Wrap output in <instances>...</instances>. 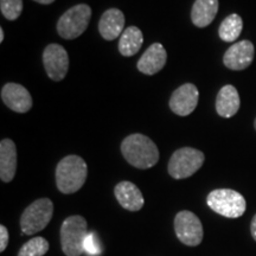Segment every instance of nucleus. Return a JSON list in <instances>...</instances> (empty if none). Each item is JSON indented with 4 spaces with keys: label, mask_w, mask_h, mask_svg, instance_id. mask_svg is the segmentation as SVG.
Returning a JSON list of instances; mask_svg holds the SVG:
<instances>
[{
    "label": "nucleus",
    "mask_w": 256,
    "mask_h": 256,
    "mask_svg": "<svg viewBox=\"0 0 256 256\" xmlns=\"http://www.w3.org/2000/svg\"><path fill=\"white\" fill-rule=\"evenodd\" d=\"M17 170V148L11 139H2L0 142V178L10 183L14 178Z\"/></svg>",
    "instance_id": "nucleus-16"
},
{
    "label": "nucleus",
    "mask_w": 256,
    "mask_h": 256,
    "mask_svg": "<svg viewBox=\"0 0 256 256\" xmlns=\"http://www.w3.org/2000/svg\"><path fill=\"white\" fill-rule=\"evenodd\" d=\"M2 14L8 20H16L23 11V0H0Z\"/></svg>",
    "instance_id": "nucleus-22"
},
{
    "label": "nucleus",
    "mask_w": 256,
    "mask_h": 256,
    "mask_svg": "<svg viewBox=\"0 0 256 256\" xmlns=\"http://www.w3.org/2000/svg\"><path fill=\"white\" fill-rule=\"evenodd\" d=\"M218 12V0H196L191 10V20L197 28H206Z\"/></svg>",
    "instance_id": "nucleus-18"
},
{
    "label": "nucleus",
    "mask_w": 256,
    "mask_h": 256,
    "mask_svg": "<svg viewBox=\"0 0 256 256\" xmlns=\"http://www.w3.org/2000/svg\"><path fill=\"white\" fill-rule=\"evenodd\" d=\"M254 60V46L252 42L242 40L232 44L224 54L223 63L232 70H243L248 68Z\"/></svg>",
    "instance_id": "nucleus-11"
},
{
    "label": "nucleus",
    "mask_w": 256,
    "mask_h": 256,
    "mask_svg": "<svg viewBox=\"0 0 256 256\" xmlns=\"http://www.w3.org/2000/svg\"><path fill=\"white\" fill-rule=\"evenodd\" d=\"M174 232L179 241L188 247H197L203 241V226L191 211L183 210L176 215Z\"/></svg>",
    "instance_id": "nucleus-8"
},
{
    "label": "nucleus",
    "mask_w": 256,
    "mask_h": 256,
    "mask_svg": "<svg viewBox=\"0 0 256 256\" xmlns=\"http://www.w3.org/2000/svg\"><path fill=\"white\" fill-rule=\"evenodd\" d=\"M92 18L90 6L80 4L64 12L57 23V32L64 40H75L87 30Z\"/></svg>",
    "instance_id": "nucleus-7"
},
{
    "label": "nucleus",
    "mask_w": 256,
    "mask_h": 256,
    "mask_svg": "<svg viewBox=\"0 0 256 256\" xmlns=\"http://www.w3.org/2000/svg\"><path fill=\"white\" fill-rule=\"evenodd\" d=\"M250 232H252V238H254L256 241V215L252 217V224H250Z\"/></svg>",
    "instance_id": "nucleus-25"
},
{
    "label": "nucleus",
    "mask_w": 256,
    "mask_h": 256,
    "mask_svg": "<svg viewBox=\"0 0 256 256\" xmlns=\"http://www.w3.org/2000/svg\"><path fill=\"white\" fill-rule=\"evenodd\" d=\"M88 166L78 156H66L57 164L56 185L62 194L78 192L87 180Z\"/></svg>",
    "instance_id": "nucleus-2"
},
{
    "label": "nucleus",
    "mask_w": 256,
    "mask_h": 256,
    "mask_svg": "<svg viewBox=\"0 0 256 256\" xmlns=\"http://www.w3.org/2000/svg\"><path fill=\"white\" fill-rule=\"evenodd\" d=\"M206 204L211 210L226 218H238L246 212L244 197L232 188H217L206 197Z\"/></svg>",
    "instance_id": "nucleus-3"
},
{
    "label": "nucleus",
    "mask_w": 256,
    "mask_h": 256,
    "mask_svg": "<svg viewBox=\"0 0 256 256\" xmlns=\"http://www.w3.org/2000/svg\"><path fill=\"white\" fill-rule=\"evenodd\" d=\"M254 127H255V130H256V119H255V121H254Z\"/></svg>",
    "instance_id": "nucleus-28"
},
{
    "label": "nucleus",
    "mask_w": 256,
    "mask_h": 256,
    "mask_svg": "<svg viewBox=\"0 0 256 256\" xmlns=\"http://www.w3.org/2000/svg\"><path fill=\"white\" fill-rule=\"evenodd\" d=\"M83 249L89 255H98L101 252L100 242H98V238H96L95 232H88L87 238L83 243Z\"/></svg>",
    "instance_id": "nucleus-23"
},
{
    "label": "nucleus",
    "mask_w": 256,
    "mask_h": 256,
    "mask_svg": "<svg viewBox=\"0 0 256 256\" xmlns=\"http://www.w3.org/2000/svg\"><path fill=\"white\" fill-rule=\"evenodd\" d=\"M88 235V224L84 217L75 215L64 220L60 226V246L66 256H80L84 252L83 243Z\"/></svg>",
    "instance_id": "nucleus-4"
},
{
    "label": "nucleus",
    "mask_w": 256,
    "mask_h": 256,
    "mask_svg": "<svg viewBox=\"0 0 256 256\" xmlns=\"http://www.w3.org/2000/svg\"><path fill=\"white\" fill-rule=\"evenodd\" d=\"M2 100L16 113H28L32 107V98L28 89L18 83H8L2 89Z\"/></svg>",
    "instance_id": "nucleus-12"
},
{
    "label": "nucleus",
    "mask_w": 256,
    "mask_h": 256,
    "mask_svg": "<svg viewBox=\"0 0 256 256\" xmlns=\"http://www.w3.org/2000/svg\"><path fill=\"white\" fill-rule=\"evenodd\" d=\"M124 16L119 8H110L102 14L98 22V31L106 40H114L122 34Z\"/></svg>",
    "instance_id": "nucleus-15"
},
{
    "label": "nucleus",
    "mask_w": 256,
    "mask_h": 256,
    "mask_svg": "<svg viewBox=\"0 0 256 256\" xmlns=\"http://www.w3.org/2000/svg\"><path fill=\"white\" fill-rule=\"evenodd\" d=\"M43 63L50 80L60 82L66 78L69 70V56L60 44H50L43 52Z\"/></svg>",
    "instance_id": "nucleus-9"
},
{
    "label": "nucleus",
    "mask_w": 256,
    "mask_h": 256,
    "mask_svg": "<svg viewBox=\"0 0 256 256\" xmlns=\"http://www.w3.org/2000/svg\"><path fill=\"white\" fill-rule=\"evenodd\" d=\"M240 95L238 89L226 84L218 92L216 98V110L220 116L232 118L240 110Z\"/></svg>",
    "instance_id": "nucleus-17"
},
{
    "label": "nucleus",
    "mask_w": 256,
    "mask_h": 256,
    "mask_svg": "<svg viewBox=\"0 0 256 256\" xmlns=\"http://www.w3.org/2000/svg\"><path fill=\"white\" fill-rule=\"evenodd\" d=\"M34 2H40V4H43V5H49V4H52L55 0H34Z\"/></svg>",
    "instance_id": "nucleus-26"
},
{
    "label": "nucleus",
    "mask_w": 256,
    "mask_h": 256,
    "mask_svg": "<svg viewBox=\"0 0 256 256\" xmlns=\"http://www.w3.org/2000/svg\"><path fill=\"white\" fill-rule=\"evenodd\" d=\"M144 43V34L136 26L124 28L119 40V51L122 56L130 57L138 54Z\"/></svg>",
    "instance_id": "nucleus-19"
},
{
    "label": "nucleus",
    "mask_w": 256,
    "mask_h": 256,
    "mask_svg": "<svg viewBox=\"0 0 256 256\" xmlns=\"http://www.w3.org/2000/svg\"><path fill=\"white\" fill-rule=\"evenodd\" d=\"M8 232L5 226H0V252H5L8 244Z\"/></svg>",
    "instance_id": "nucleus-24"
},
{
    "label": "nucleus",
    "mask_w": 256,
    "mask_h": 256,
    "mask_svg": "<svg viewBox=\"0 0 256 256\" xmlns=\"http://www.w3.org/2000/svg\"><path fill=\"white\" fill-rule=\"evenodd\" d=\"M200 92L192 83H185L176 89L170 98V108L179 116H186L196 110Z\"/></svg>",
    "instance_id": "nucleus-10"
},
{
    "label": "nucleus",
    "mask_w": 256,
    "mask_h": 256,
    "mask_svg": "<svg viewBox=\"0 0 256 256\" xmlns=\"http://www.w3.org/2000/svg\"><path fill=\"white\" fill-rule=\"evenodd\" d=\"M168 54L162 44L154 43L147 49L138 60V70L145 75H154L165 66Z\"/></svg>",
    "instance_id": "nucleus-13"
},
{
    "label": "nucleus",
    "mask_w": 256,
    "mask_h": 256,
    "mask_svg": "<svg viewBox=\"0 0 256 256\" xmlns=\"http://www.w3.org/2000/svg\"><path fill=\"white\" fill-rule=\"evenodd\" d=\"M54 215V204L49 198H40L24 210L20 229L25 235H34L46 229Z\"/></svg>",
    "instance_id": "nucleus-5"
},
{
    "label": "nucleus",
    "mask_w": 256,
    "mask_h": 256,
    "mask_svg": "<svg viewBox=\"0 0 256 256\" xmlns=\"http://www.w3.org/2000/svg\"><path fill=\"white\" fill-rule=\"evenodd\" d=\"M49 242L44 238H34L22 246L18 256H43L49 250Z\"/></svg>",
    "instance_id": "nucleus-21"
},
{
    "label": "nucleus",
    "mask_w": 256,
    "mask_h": 256,
    "mask_svg": "<svg viewBox=\"0 0 256 256\" xmlns=\"http://www.w3.org/2000/svg\"><path fill=\"white\" fill-rule=\"evenodd\" d=\"M243 28V20L238 14H232L226 17L220 25L218 34L220 40L226 43H232L241 34Z\"/></svg>",
    "instance_id": "nucleus-20"
},
{
    "label": "nucleus",
    "mask_w": 256,
    "mask_h": 256,
    "mask_svg": "<svg viewBox=\"0 0 256 256\" xmlns=\"http://www.w3.org/2000/svg\"><path fill=\"white\" fill-rule=\"evenodd\" d=\"M4 30H2V28H0V43H2V42H4Z\"/></svg>",
    "instance_id": "nucleus-27"
},
{
    "label": "nucleus",
    "mask_w": 256,
    "mask_h": 256,
    "mask_svg": "<svg viewBox=\"0 0 256 256\" xmlns=\"http://www.w3.org/2000/svg\"><path fill=\"white\" fill-rule=\"evenodd\" d=\"M114 194L120 206L128 211L142 210L145 203L142 191L130 182L124 180L118 184L114 188Z\"/></svg>",
    "instance_id": "nucleus-14"
},
{
    "label": "nucleus",
    "mask_w": 256,
    "mask_h": 256,
    "mask_svg": "<svg viewBox=\"0 0 256 256\" xmlns=\"http://www.w3.org/2000/svg\"><path fill=\"white\" fill-rule=\"evenodd\" d=\"M121 153L128 164L140 170L154 166L159 160V150L148 136L136 133L124 138L121 144Z\"/></svg>",
    "instance_id": "nucleus-1"
},
{
    "label": "nucleus",
    "mask_w": 256,
    "mask_h": 256,
    "mask_svg": "<svg viewBox=\"0 0 256 256\" xmlns=\"http://www.w3.org/2000/svg\"><path fill=\"white\" fill-rule=\"evenodd\" d=\"M204 153L192 147L179 148L168 162V174L174 179H185L194 176L204 164Z\"/></svg>",
    "instance_id": "nucleus-6"
}]
</instances>
